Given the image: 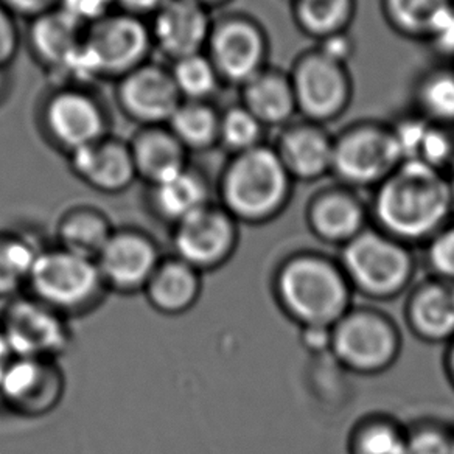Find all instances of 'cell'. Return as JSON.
<instances>
[{
	"mask_svg": "<svg viewBox=\"0 0 454 454\" xmlns=\"http://www.w3.org/2000/svg\"><path fill=\"white\" fill-rule=\"evenodd\" d=\"M369 212L377 229L408 247L428 243L454 212L447 175L420 162H402L375 187Z\"/></svg>",
	"mask_w": 454,
	"mask_h": 454,
	"instance_id": "1",
	"label": "cell"
},
{
	"mask_svg": "<svg viewBox=\"0 0 454 454\" xmlns=\"http://www.w3.org/2000/svg\"><path fill=\"white\" fill-rule=\"evenodd\" d=\"M274 291L285 315L303 327H333L354 305L355 291L340 260L303 251L280 265Z\"/></svg>",
	"mask_w": 454,
	"mask_h": 454,
	"instance_id": "2",
	"label": "cell"
},
{
	"mask_svg": "<svg viewBox=\"0 0 454 454\" xmlns=\"http://www.w3.org/2000/svg\"><path fill=\"white\" fill-rule=\"evenodd\" d=\"M293 183L276 148L262 144L229 160L218 185V204L240 224H263L288 206Z\"/></svg>",
	"mask_w": 454,
	"mask_h": 454,
	"instance_id": "3",
	"label": "cell"
},
{
	"mask_svg": "<svg viewBox=\"0 0 454 454\" xmlns=\"http://www.w3.org/2000/svg\"><path fill=\"white\" fill-rule=\"evenodd\" d=\"M26 293L70 321L90 315L109 294L94 259L57 245L39 253Z\"/></svg>",
	"mask_w": 454,
	"mask_h": 454,
	"instance_id": "4",
	"label": "cell"
},
{
	"mask_svg": "<svg viewBox=\"0 0 454 454\" xmlns=\"http://www.w3.org/2000/svg\"><path fill=\"white\" fill-rule=\"evenodd\" d=\"M338 260L355 293L372 301L403 294L416 278V257L411 247L375 226L340 247Z\"/></svg>",
	"mask_w": 454,
	"mask_h": 454,
	"instance_id": "5",
	"label": "cell"
},
{
	"mask_svg": "<svg viewBox=\"0 0 454 454\" xmlns=\"http://www.w3.org/2000/svg\"><path fill=\"white\" fill-rule=\"evenodd\" d=\"M403 348L397 322L372 305H352L332 327L330 354L360 375H377L395 364Z\"/></svg>",
	"mask_w": 454,
	"mask_h": 454,
	"instance_id": "6",
	"label": "cell"
},
{
	"mask_svg": "<svg viewBox=\"0 0 454 454\" xmlns=\"http://www.w3.org/2000/svg\"><path fill=\"white\" fill-rule=\"evenodd\" d=\"M400 164L391 125L361 121L333 136L332 175L348 189H375Z\"/></svg>",
	"mask_w": 454,
	"mask_h": 454,
	"instance_id": "7",
	"label": "cell"
},
{
	"mask_svg": "<svg viewBox=\"0 0 454 454\" xmlns=\"http://www.w3.org/2000/svg\"><path fill=\"white\" fill-rule=\"evenodd\" d=\"M0 325L14 356L20 358L59 361L74 340L70 319L28 293L7 301Z\"/></svg>",
	"mask_w": 454,
	"mask_h": 454,
	"instance_id": "8",
	"label": "cell"
},
{
	"mask_svg": "<svg viewBox=\"0 0 454 454\" xmlns=\"http://www.w3.org/2000/svg\"><path fill=\"white\" fill-rule=\"evenodd\" d=\"M290 78L303 121L324 127L348 111L354 94L348 66L334 63L316 47L297 58Z\"/></svg>",
	"mask_w": 454,
	"mask_h": 454,
	"instance_id": "9",
	"label": "cell"
},
{
	"mask_svg": "<svg viewBox=\"0 0 454 454\" xmlns=\"http://www.w3.org/2000/svg\"><path fill=\"white\" fill-rule=\"evenodd\" d=\"M173 255L195 270L215 271L234 257L240 243V223L226 208L210 202L173 226Z\"/></svg>",
	"mask_w": 454,
	"mask_h": 454,
	"instance_id": "10",
	"label": "cell"
},
{
	"mask_svg": "<svg viewBox=\"0 0 454 454\" xmlns=\"http://www.w3.org/2000/svg\"><path fill=\"white\" fill-rule=\"evenodd\" d=\"M164 255L158 241L139 227L114 229L97 266L107 293L121 296L142 294Z\"/></svg>",
	"mask_w": 454,
	"mask_h": 454,
	"instance_id": "11",
	"label": "cell"
},
{
	"mask_svg": "<svg viewBox=\"0 0 454 454\" xmlns=\"http://www.w3.org/2000/svg\"><path fill=\"white\" fill-rule=\"evenodd\" d=\"M84 44L100 76L121 78L146 64L152 32L139 16L111 13L86 28Z\"/></svg>",
	"mask_w": 454,
	"mask_h": 454,
	"instance_id": "12",
	"label": "cell"
},
{
	"mask_svg": "<svg viewBox=\"0 0 454 454\" xmlns=\"http://www.w3.org/2000/svg\"><path fill=\"white\" fill-rule=\"evenodd\" d=\"M64 394L66 375L57 360L14 356L0 381V402L24 419L49 416L63 402Z\"/></svg>",
	"mask_w": 454,
	"mask_h": 454,
	"instance_id": "13",
	"label": "cell"
},
{
	"mask_svg": "<svg viewBox=\"0 0 454 454\" xmlns=\"http://www.w3.org/2000/svg\"><path fill=\"white\" fill-rule=\"evenodd\" d=\"M270 44L263 28L247 16H231L214 24L207 57L221 80L243 86L268 67Z\"/></svg>",
	"mask_w": 454,
	"mask_h": 454,
	"instance_id": "14",
	"label": "cell"
},
{
	"mask_svg": "<svg viewBox=\"0 0 454 454\" xmlns=\"http://www.w3.org/2000/svg\"><path fill=\"white\" fill-rule=\"evenodd\" d=\"M117 97L123 113L145 128L167 125L184 101L170 70L154 64H144L121 76Z\"/></svg>",
	"mask_w": 454,
	"mask_h": 454,
	"instance_id": "15",
	"label": "cell"
},
{
	"mask_svg": "<svg viewBox=\"0 0 454 454\" xmlns=\"http://www.w3.org/2000/svg\"><path fill=\"white\" fill-rule=\"evenodd\" d=\"M214 22L208 8L196 0H167L153 18V44L173 61L202 53Z\"/></svg>",
	"mask_w": 454,
	"mask_h": 454,
	"instance_id": "16",
	"label": "cell"
},
{
	"mask_svg": "<svg viewBox=\"0 0 454 454\" xmlns=\"http://www.w3.org/2000/svg\"><path fill=\"white\" fill-rule=\"evenodd\" d=\"M369 221V206L363 202L356 190L340 184L319 190L307 204L309 231L328 245H348L366 231Z\"/></svg>",
	"mask_w": 454,
	"mask_h": 454,
	"instance_id": "17",
	"label": "cell"
},
{
	"mask_svg": "<svg viewBox=\"0 0 454 454\" xmlns=\"http://www.w3.org/2000/svg\"><path fill=\"white\" fill-rule=\"evenodd\" d=\"M44 121L55 142L69 153L106 136V119L100 105L80 89H64L45 105Z\"/></svg>",
	"mask_w": 454,
	"mask_h": 454,
	"instance_id": "18",
	"label": "cell"
},
{
	"mask_svg": "<svg viewBox=\"0 0 454 454\" xmlns=\"http://www.w3.org/2000/svg\"><path fill=\"white\" fill-rule=\"evenodd\" d=\"M278 152L293 181L313 183L332 175L333 168V136L313 121H302L282 128Z\"/></svg>",
	"mask_w": 454,
	"mask_h": 454,
	"instance_id": "19",
	"label": "cell"
},
{
	"mask_svg": "<svg viewBox=\"0 0 454 454\" xmlns=\"http://www.w3.org/2000/svg\"><path fill=\"white\" fill-rule=\"evenodd\" d=\"M70 168L82 183L106 195L125 192L137 179L129 145L106 137L70 153Z\"/></svg>",
	"mask_w": 454,
	"mask_h": 454,
	"instance_id": "20",
	"label": "cell"
},
{
	"mask_svg": "<svg viewBox=\"0 0 454 454\" xmlns=\"http://www.w3.org/2000/svg\"><path fill=\"white\" fill-rule=\"evenodd\" d=\"M404 317L417 338L433 344L451 342L454 340V282L431 276L412 286Z\"/></svg>",
	"mask_w": 454,
	"mask_h": 454,
	"instance_id": "21",
	"label": "cell"
},
{
	"mask_svg": "<svg viewBox=\"0 0 454 454\" xmlns=\"http://www.w3.org/2000/svg\"><path fill=\"white\" fill-rule=\"evenodd\" d=\"M159 315H185L202 294V274L176 255H164L142 293Z\"/></svg>",
	"mask_w": 454,
	"mask_h": 454,
	"instance_id": "22",
	"label": "cell"
},
{
	"mask_svg": "<svg viewBox=\"0 0 454 454\" xmlns=\"http://www.w3.org/2000/svg\"><path fill=\"white\" fill-rule=\"evenodd\" d=\"M241 105L265 128H285L299 114L290 74L270 66L241 86Z\"/></svg>",
	"mask_w": 454,
	"mask_h": 454,
	"instance_id": "23",
	"label": "cell"
},
{
	"mask_svg": "<svg viewBox=\"0 0 454 454\" xmlns=\"http://www.w3.org/2000/svg\"><path fill=\"white\" fill-rule=\"evenodd\" d=\"M402 162H420L435 170H448L454 159L453 133L450 127L419 115L404 117L391 125Z\"/></svg>",
	"mask_w": 454,
	"mask_h": 454,
	"instance_id": "24",
	"label": "cell"
},
{
	"mask_svg": "<svg viewBox=\"0 0 454 454\" xmlns=\"http://www.w3.org/2000/svg\"><path fill=\"white\" fill-rule=\"evenodd\" d=\"M137 177L150 187L165 183L185 170L187 150L170 133V129L148 127L129 144Z\"/></svg>",
	"mask_w": 454,
	"mask_h": 454,
	"instance_id": "25",
	"label": "cell"
},
{
	"mask_svg": "<svg viewBox=\"0 0 454 454\" xmlns=\"http://www.w3.org/2000/svg\"><path fill=\"white\" fill-rule=\"evenodd\" d=\"M210 202L207 179L189 167L168 181L152 187L150 195L153 212L171 227Z\"/></svg>",
	"mask_w": 454,
	"mask_h": 454,
	"instance_id": "26",
	"label": "cell"
},
{
	"mask_svg": "<svg viewBox=\"0 0 454 454\" xmlns=\"http://www.w3.org/2000/svg\"><path fill=\"white\" fill-rule=\"evenodd\" d=\"M84 35L86 27L72 20L59 8H53L33 20L30 45L33 53L53 70L80 49Z\"/></svg>",
	"mask_w": 454,
	"mask_h": 454,
	"instance_id": "27",
	"label": "cell"
},
{
	"mask_svg": "<svg viewBox=\"0 0 454 454\" xmlns=\"http://www.w3.org/2000/svg\"><path fill=\"white\" fill-rule=\"evenodd\" d=\"M114 229L106 214L89 206L69 208L57 224V247L88 259H97Z\"/></svg>",
	"mask_w": 454,
	"mask_h": 454,
	"instance_id": "28",
	"label": "cell"
},
{
	"mask_svg": "<svg viewBox=\"0 0 454 454\" xmlns=\"http://www.w3.org/2000/svg\"><path fill=\"white\" fill-rule=\"evenodd\" d=\"M43 245L20 231H0V299L26 293L28 278Z\"/></svg>",
	"mask_w": 454,
	"mask_h": 454,
	"instance_id": "29",
	"label": "cell"
},
{
	"mask_svg": "<svg viewBox=\"0 0 454 454\" xmlns=\"http://www.w3.org/2000/svg\"><path fill=\"white\" fill-rule=\"evenodd\" d=\"M356 13V0H293L297 27L311 38L348 32Z\"/></svg>",
	"mask_w": 454,
	"mask_h": 454,
	"instance_id": "30",
	"label": "cell"
},
{
	"mask_svg": "<svg viewBox=\"0 0 454 454\" xmlns=\"http://www.w3.org/2000/svg\"><path fill=\"white\" fill-rule=\"evenodd\" d=\"M167 125L185 150H207L218 144L220 113L207 101L184 100Z\"/></svg>",
	"mask_w": 454,
	"mask_h": 454,
	"instance_id": "31",
	"label": "cell"
},
{
	"mask_svg": "<svg viewBox=\"0 0 454 454\" xmlns=\"http://www.w3.org/2000/svg\"><path fill=\"white\" fill-rule=\"evenodd\" d=\"M454 0H381L385 20L394 32L427 41L435 20Z\"/></svg>",
	"mask_w": 454,
	"mask_h": 454,
	"instance_id": "32",
	"label": "cell"
},
{
	"mask_svg": "<svg viewBox=\"0 0 454 454\" xmlns=\"http://www.w3.org/2000/svg\"><path fill=\"white\" fill-rule=\"evenodd\" d=\"M408 433L391 417H366L352 431L348 450L350 454H406Z\"/></svg>",
	"mask_w": 454,
	"mask_h": 454,
	"instance_id": "33",
	"label": "cell"
},
{
	"mask_svg": "<svg viewBox=\"0 0 454 454\" xmlns=\"http://www.w3.org/2000/svg\"><path fill=\"white\" fill-rule=\"evenodd\" d=\"M416 98L420 115L427 121L453 127L454 70H429L417 82Z\"/></svg>",
	"mask_w": 454,
	"mask_h": 454,
	"instance_id": "34",
	"label": "cell"
},
{
	"mask_svg": "<svg viewBox=\"0 0 454 454\" xmlns=\"http://www.w3.org/2000/svg\"><path fill=\"white\" fill-rule=\"evenodd\" d=\"M179 94L185 101H206L216 92L221 78L204 53L177 59L170 70Z\"/></svg>",
	"mask_w": 454,
	"mask_h": 454,
	"instance_id": "35",
	"label": "cell"
},
{
	"mask_svg": "<svg viewBox=\"0 0 454 454\" xmlns=\"http://www.w3.org/2000/svg\"><path fill=\"white\" fill-rule=\"evenodd\" d=\"M266 128L243 105L220 114L218 144L234 154L249 152L263 144Z\"/></svg>",
	"mask_w": 454,
	"mask_h": 454,
	"instance_id": "36",
	"label": "cell"
},
{
	"mask_svg": "<svg viewBox=\"0 0 454 454\" xmlns=\"http://www.w3.org/2000/svg\"><path fill=\"white\" fill-rule=\"evenodd\" d=\"M408 429L406 454H454V431L435 423H422Z\"/></svg>",
	"mask_w": 454,
	"mask_h": 454,
	"instance_id": "37",
	"label": "cell"
},
{
	"mask_svg": "<svg viewBox=\"0 0 454 454\" xmlns=\"http://www.w3.org/2000/svg\"><path fill=\"white\" fill-rule=\"evenodd\" d=\"M431 276L454 282V224L450 223L427 243Z\"/></svg>",
	"mask_w": 454,
	"mask_h": 454,
	"instance_id": "38",
	"label": "cell"
},
{
	"mask_svg": "<svg viewBox=\"0 0 454 454\" xmlns=\"http://www.w3.org/2000/svg\"><path fill=\"white\" fill-rule=\"evenodd\" d=\"M113 7V0H58L57 8L88 28L111 14Z\"/></svg>",
	"mask_w": 454,
	"mask_h": 454,
	"instance_id": "39",
	"label": "cell"
},
{
	"mask_svg": "<svg viewBox=\"0 0 454 454\" xmlns=\"http://www.w3.org/2000/svg\"><path fill=\"white\" fill-rule=\"evenodd\" d=\"M427 43H429L441 57L454 58V4H451L441 14V18L435 20Z\"/></svg>",
	"mask_w": 454,
	"mask_h": 454,
	"instance_id": "40",
	"label": "cell"
},
{
	"mask_svg": "<svg viewBox=\"0 0 454 454\" xmlns=\"http://www.w3.org/2000/svg\"><path fill=\"white\" fill-rule=\"evenodd\" d=\"M20 47V35L14 24L13 14L0 5V69H5L13 61Z\"/></svg>",
	"mask_w": 454,
	"mask_h": 454,
	"instance_id": "41",
	"label": "cell"
},
{
	"mask_svg": "<svg viewBox=\"0 0 454 454\" xmlns=\"http://www.w3.org/2000/svg\"><path fill=\"white\" fill-rule=\"evenodd\" d=\"M316 49L321 51L322 55L333 59L334 63L348 66L350 58L354 57L355 43L348 32L338 33L333 36L321 39Z\"/></svg>",
	"mask_w": 454,
	"mask_h": 454,
	"instance_id": "42",
	"label": "cell"
},
{
	"mask_svg": "<svg viewBox=\"0 0 454 454\" xmlns=\"http://www.w3.org/2000/svg\"><path fill=\"white\" fill-rule=\"evenodd\" d=\"M0 5L12 14L24 18H38L58 7V0H0Z\"/></svg>",
	"mask_w": 454,
	"mask_h": 454,
	"instance_id": "43",
	"label": "cell"
},
{
	"mask_svg": "<svg viewBox=\"0 0 454 454\" xmlns=\"http://www.w3.org/2000/svg\"><path fill=\"white\" fill-rule=\"evenodd\" d=\"M302 344L309 348V352L322 354L330 352V338H332V328L328 327H303Z\"/></svg>",
	"mask_w": 454,
	"mask_h": 454,
	"instance_id": "44",
	"label": "cell"
},
{
	"mask_svg": "<svg viewBox=\"0 0 454 454\" xmlns=\"http://www.w3.org/2000/svg\"><path fill=\"white\" fill-rule=\"evenodd\" d=\"M114 7H121L123 13L142 16L145 13H156L167 0H113Z\"/></svg>",
	"mask_w": 454,
	"mask_h": 454,
	"instance_id": "45",
	"label": "cell"
},
{
	"mask_svg": "<svg viewBox=\"0 0 454 454\" xmlns=\"http://www.w3.org/2000/svg\"><path fill=\"white\" fill-rule=\"evenodd\" d=\"M14 354L10 344H8L7 336L4 333V328L0 325V381L8 371L10 364L13 363Z\"/></svg>",
	"mask_w": 454,
	"mask_h": 454,
	"instance_id": "46",
	"label": "cell"
},
{
	"mask_svg": "<svg viewBox=\"0 0 454 454\" xmlns=\"http://www.w3.org/2000/svg\"><path fill=\"white\" fill-rule=\"evenodd\" d=\"M447 356H445V367H447L448 379L454 385V340L447 344Z\"/></svg>",
	"mask_w": 454,
	"mask_h": 454,
	"instance_id": "47",
	"label": "cell"
},
{
	"mask_svg": "<svg viewBox=\"0 0 454 454\" xmlns=\"http://www.w3.org/2000/svg\"><path fill=\"white\" fill-rule=\"evenodd\" d=\"M445 175H447L448 184H450V190H451V195H453L454 200V159L453 162L448 167V170L445 171Z\"/></svg>",
	"mask_w": 454,
	"mask_h": 454,
	"instance_id": "48",
	"label": "cell"
},
{
	"mask_svg": "<svg viewBox=\"0 0 454 454\" xmlns=\"http://www.w3.org/2000/svg\"><path fill=\"white\" fill-rule=\"evenodd\" d=\"M196 2H200L202 5H206V7H210V5H216V4H220L223 0H196Z\"/></svg>",
	"mask_w": 454,
	"mask_h": 454,
	"instance_id": "49",
	"label": "cell"
},
{
	"mask_svg": "<svg viewBox=\"0 0 454 454\" xmlns=\"http://www.w3.org/2000/svg\"><path fill=\"white\" fill-rule=\"evenodd\" d=\"M5 88V75H4V69H0V94L4 92Z\"/></svg>",
	"mask_w": 454,
	"mask_h": 454,
	"instance_id": "50",
	"label": "cell"
}]
</instances>
